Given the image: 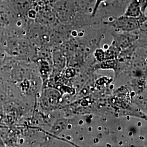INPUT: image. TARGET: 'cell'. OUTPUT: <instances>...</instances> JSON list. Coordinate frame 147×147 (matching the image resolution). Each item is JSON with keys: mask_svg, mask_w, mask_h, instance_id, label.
I'll list each match as a JSON object with an SVG mask.
<instances>
[{"mask_svg": "<svg viewBox=\"0 0 147 147\" xmlns=\"http://www.w3.org/2000/svg\"><path fill=\"white\" fill-rule=\"evenodd\" d=\"M111 22L118 28L124 31L135 30L140 25L138 18H131L124 15L115 18V20H113Z\"/></svg>", "mask_w": 147, "mask_h": 147, "instance_id": "6da1fadb", "label": "cell"}, {"mask_svg": "<svg viewBox=\"0 0 147 147\" xmlns=\"http://www.w3.org/2000/svg\"><path fill=\"white\" fill-rule=\"evenodd\" d=\"M144 8L141 0H130L123 14L131 18H138L144 14Z\"/></svg>", "mask_w": 147, "mask_h": 147, "instance_id": "7a4b0ae2", "label": "cell"}, {"mask_svg": "<svg viewBox=\"0 0 147 147\" xmlns=\"http://www.w3.org/2000/svg\"><path fill=\"white\" fill-rule=\"evenodd\" d=\"M107 0H95L94 5L92 11V16H94L95 14H96V13L98 11V9L100 7L101 4L104 3Z\"/></svg>", "mask_w": 147, "mask_h": 147, "instance_id": "3957f363", "label": "cell"}]
</instances>
